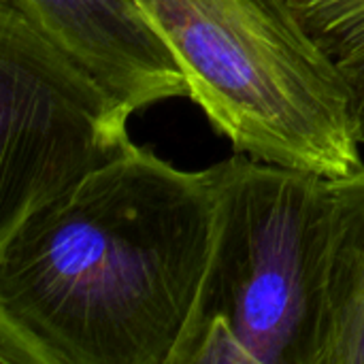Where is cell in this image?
<instances>
[{
  "label": "cell",
  "instance_id": "1",
  "mask_svg": "<svg viewBox=\"0 0 364 364\" xmlns=\"http://www.w3.org/2000/svg\"><path fill=\"white\" fill-rule=\"evenodd\" d=\"M209 235L205 173L134 145L0 241V364H168Z\"/></svg>",
  "mask_w": 364,
  "mask_h": 364
},
{
  "label": "cell",
  "instance_id": "3",
  "mask_svg": "<svg viewBox=\"0 0 364 364\" xmlns=\"http://www.w3.org/2000/svg\"><path fill=\"white\" fill-rule=\"evenodd\" d=\"M134 2L239 154L322 177L363 168L346 81L288 0Z\"/></svg>",
  "mask_w": 364,
  "mask_h": 364
},
{
  "label": "cell",
  "instance_id": "6",
  "mask_svg": "<svg viewBox=\"0 0 364 364\" xmlns=\"http://www.w3.org/2000/svg\"><path fill=\"white\" fill-rule=\"evenodd\" d=\"M318 364H364V166L324 177Z\"/></svg>",
  "mask_w": 364,
  "mask_h": 364
},
{
  "label": "cell",
  "instance_id": "7",
  "mask_svg": "<svg viewBox=\"0 0 364 364\" xmlns=\"http://www.w3.org/2000/svg\"><path fill=\"white\" fill-rule=\"evenodd\" d=\"M288 4L346 81L356 136L364 143V0H288Z\"/></svg>",
  "mask_w": 364,
  "mask_h": 364
},
{
  "label": "cell",
  "instance_id": "2",
  "mask_svg": "<svg viewBox=\"0 0 364 364\" xmlns=\"http://www.w3.org/2000/svg\"><path fill=\"white\" fill-rule=\"evenodd\" d=\"M203 173L209 250L168 364H318L324 177L239 156Z\"/></svg>",
  "mask_w": 364,
  "mask_h": 364
},
{
  "label": "cell",
  "instance_id": "5",
  "mask_svg": "<svg viewBox=\"0 0 364 364\" xmlns=\"http://www.w3.org/2000/svg\"><path fill=\"white\" fill-rule=\"evenodd\" d=\"M130 115L188 96L186 73L134 0H9Z\"/></svg>",
  "mask_w": 364,
  "mask_h": 364
},
{
  "label": "cell",
  "instance_id": "4",
  "mask_svg": "<svg viewBox=\"0 0 364 364\" xmlns=\"http://www.w3.org/2000/svg\"><path fill=\"white\" fill-rule=\"evenodd\" d=\"M0 241L134 149L130 113L9 0H0Z\"/></svg>",
  "mask_w": 364,
  "mask_h": 364
}]
</instances>
